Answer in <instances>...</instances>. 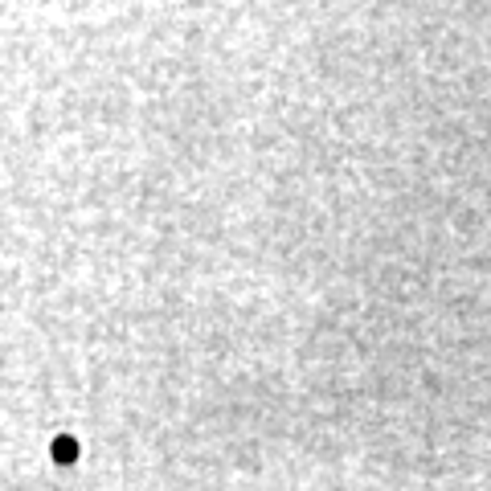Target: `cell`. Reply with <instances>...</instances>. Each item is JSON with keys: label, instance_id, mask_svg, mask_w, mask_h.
I'll use <instances>...</instances> for the list:
<instances>
[{"label": "cell", "instance_id": "1", "mask_svg": "<svg viewBox=\"0 0 491 491\" xmlns=\"http://www.w3.org/2000/svg\"><path fill=\"white\" fill-rule=\"evenodd\" d=\"M57 458H74V442L70 438H57Z\"/></svg>", "mask_w": 491, "mask_h": 491}]
</instances>
